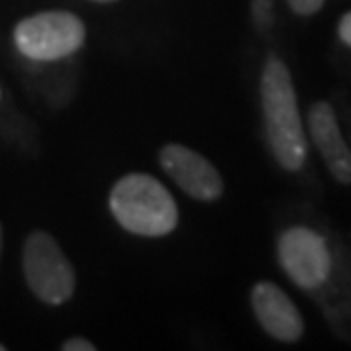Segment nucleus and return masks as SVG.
Listing matches in <instances>:
<instances>
[{
  "instance_id": "4",
  "label": "nucleus",
  "mask_w": 351,
  "mask_h": 351,
  "mask_svg": "<svg viewBox=\"0 0 351 351\" xmlns=\"http://www.w3.org/2000/svg\"><path fill=\"white\" fill-rule=\"evenodd\" d=\"M23 274L39 301L62 306L75 292V271L53 235L34 230L23 244Z\"/></svg>"
},
{
  "instance_id": "12",
  "label": "nucleus",
  "mask_w": 351,
  "mask_h": 351,
  "mask_svg": "<svg viewBox=\"0 0 351 351\" xmlns=\"http://www.w3.org/2000/svg\"><path fill=\"white\" fill-rule=\"evenodd\" d=\"M94 342H89L87 338H69L64 345H62V351H94Z\"/></svg>"
},
{
  "instance_id": "8",
  "label": "nucleus",
  "mask_w": 351,
  "mask_h": 351,
  "mask_svg": "<svg viewBox=\"0 0 351 351\" xmlns=\"http://www.w3.org/2000/svg\"><path fill=\"white\" fill-rule=\"evenodd\" d=\"M308 135L319 151L326 169L342 185H351V149L340 132L331 103L317 101L308 110Z\"/></svg>"
},
{
  "instance_id": "5",
  "label": "nucleus",
  "mask_w": 351,
  "mask_h": 351,
  "mask_svg": "<svg viewBox=\"0 0 351 351\" xmlns=\"http://www.w3.org/2000/svg\"><path fill=\"white\" fill-rule=\"evenodd\" d=\"M278 263L287 278L301 290H317L331 271L333 254L317 230L306 226L287 228L278 237Z\"/></svg>"
},
{
  "instance_id": "14",
  "label": "nucleus",
  "mask_w": 351,
  "mask_h": 351,
  "mask_svg": "<svg viewBox=\"0 0 351 351\" xmlns=\"http://www.w3.org/2000/svg\"><path fill=\"white\" fill-rule=\"evenodd\" d=\"M0 249H3V226H0Z\"/></svg>"
},
{
  "instance_id": "7",
  "label": "nucleus",
  "mask_w": 351,
  "mask_h": 351,
  "mask_svg": "<svg viewBox=\"0 0 351 351\" xmlns=\"http://www.w3.org/2000/svg\"><path fill=\"white\" fill-rule=\"evenodd\" d=\"M251 308L256 319L274 340L297 342L304 335V317L294 301L271 280H261L251 290Z\"/></svg>"
},
{
  "instance_id": "11",
  "label": "nucleus",
  "mask_w": 351,
  "mask_h": 351,
  "mask_svg": "<svg viewBox=\"0 0 351 351\" xmlns=\"http://www.w3.org/2000/svg\"><path fill=\"white\" fill-rule=\"evenodd\" d=\"M324 3L326 0H287L292 12L299 14V16H313V14H317L324 7Z\"/></svg>"
},
{
  "instance_id": "9",
  "label": "nucleus",
  "mask_w": 351,
  "mask_h": 351,
  "mask_svg": "<svg viewBox=\"0 0 351 351\" xmlns=\"http://www.w3.org/2000/svg\"><path fill=\"white\" fill-rule=\"evenodd\" d=\"M315 292L328 326L342 340L351 342V265H347L345 251L333 256L331 271Z\"/></svg>"
},
{
  "instance_id": "2",
  "label": "nucleus",
  "mask_w": 351,
  "mask_h": 351,
  "mask_svg": "<svg viewBox=\"0 0 351 351\" xmlns=\"http://www.w3.org/2000/svg\"><path fill=\"white\" fill-rule=\"evenodd\" d=\"M110 210L132 235L165 237L178 226V206L171 192L149 173H128L110 192Z\"/></svg>"
},
{
  "instance_id": "6",
  "label": "nucleus",
  "mask_w": 351,
  "mask_h": 351,
  "mask_svg": "<svg viewBox=\"0 0 351 351\" xmlns=\"http://www.w3.org/2000/svg\"><path fill=\"white\" fill-rule=\"evenodd\" d=\"M160 165L187 196L196 201H217L223 194V180L206 156L182 144H167L160 151Z\"/></svg>"
},
{
  "instance_id": "15",
  "label": "nucleus",
  "mask_w": 351,
  "mask_h": 351,
  "mask_svg": "<svg viewBox=\"0 0 351 351\" xmlns=\"http://www.w3.org/2000/svg\"><path fill=\"white\" fill-rule=\"evenodd\" d=\"M96 3H114V0H96Z\"/></svg>"
},
{
  "instance_id": "10",
  "label": "nucleus",
  "mask_w": 351,
  "mask_h": 351,
  "mask_svg": "<svg viewBox=\"0 0 351 351\" xmlns=\"http://www.w3.org/2000/svg\"><path fill=\"white\" fill-rule=\"evenodd\" d=\"M251 10H254V21L256 25L261 27H269L271 21H274V3L271 0H254V5H251Z\"/></svg>"
},
{
  "instance_id": "16",
  "label": "nucleus",
  "mask_w": 351,
  "mask_h": 351,
  "mask_svg": "<svg viewBox=\"0 0 351 351\" xmlns=\"http://www.w3.org/2000/svg\"><path fill=\"white\" fill-rule=\"evenodd\" d=\"M0 351H5V347H3V345H0Z\"/></svg>"
},
{
  "instance_id": "13",
  "label": "nucleus",
  "mask_w": 351,
  "mask_h": 351,
  "mask_svg": "<svg viewBox=\"0 0 351 351\" xmlns=\"http://www.w3.org/2000/svg\"><path fill=\"white\" fill-rule=\"evenodd\" d=\"M338 34H340V39L345 41V44L351 48V12H347L345 16L340 19V23H338Z\"/></svg>"
},
{
  "instance_id": "3",
  "label": "nucleus",
  "mask_w": 351,
  "mask_h": 351,
  "mask_svg": "<svg viewBox=\"0 0 351 351\" xmlns=\"http://www.w3.org/2000/svg\"><path fill=\"white\" fill-rule=\"evenodd\" d=\"M85 23L71 12H39L14 27V44L34 62H55L85 44Z\"/></svg>"
},
{
  "instance_id": "17",
  "label": "nucleus",
  "mask_w": 351,
  "mask_h": 351,
  "mask_svg": "<svg viewBox=\"0 0 351 351\" xmlns=\"http://www.w3.org/2000/svg\"><path fill=\"white\" fill-rule=\"evenodd\" d=\"M0 96H3V91H0Z\"/></svg>"
},
{
  "instance_id": "1",
  "label": "nucleus",
  "mask_w": 351,
  "mask_h": 351,
  "mask_svg": "<svg viewBox=\"0 0 351 351\" xmlns=\"http://www.w3.org/2000/svg\"><path fill=\"white\" fill-rule=\"evenodd\" d=\"M261 101L265 114V132L276 162L285 171H299L306 162L308 142L299 114L297 91L290 69L283 60L269 58L261 78Z\"/></svg>"
}]
</instances>
